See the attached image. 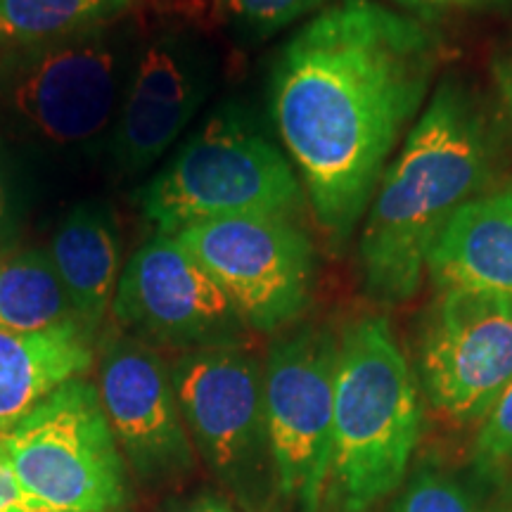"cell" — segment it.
I'll return each mask as SVG.
<instances>
[{"mask_svg":"<svg viewBox=\"0 0 512 512\" xmlns=\"http://www.w3.org/2000/svg\"><path fill=\"white\" fill-rule=\"evenodd\" d=\"M439 60L434 31L377 0H342L273 64L271 112L320 228L354 233Z\"/></svg>","mask_w":512,"mask_h":512,"instance_id":"1","label":"cell"},{"mask_svg":"<svg viewBox=\"0 0 512 512\" xmlns=\"http://www.w3.org/2000/svg\"><path fill=\"white\" fill-rule=\"evenodd\" d=\"M494 76L498 83V93H501L503 105L508 107V114L512 119V55L505 60H498L494 67Z\"/></svg>","mask_w":512,"mask_h":512,"instance_id":"24","label":"cell"},{"mask_svg":"<svg viewBox=\"0 0 512 512\" xmlns=\"http://www.w3.org/2000/svg\"><path fill=\"white\" fill-rule=\"evenodd\" d=\"M221 285L249 328L273 332L309 304L316 252L285 216H233L174 233Z\"/></svg>","mask_w":512,"mask_h":512,"instance_id":"8","label":"cell"},{"mask_svg":"<svg viewBox=\"0 0 512 512\" xmlns=\"http://www.w3.org/2000/svg\"><path fill=\"white\" fill-rule=\"evenodd\" d=\"M420 5H425V3H446V0H418Z\"/></svg>","mask_w":512,"mask_h":512,"instance_id":"27","label":"cell"},{"mask_svg":"<svg viewBox=\"0 0 512 512\" xmlns=\"http://www.w3.org/2000/svg\"><path fill=\"white\" fill-rule=\"evenodd\" d=\"M15 230H17L15 200H12L8 171H5L3 159H0V254L12 249V238H15Z\"/></svg>","mask_w":512,"mask_h":512,"instance_id":"23","label":"cell"},{"mask_svg":"<svg viewBox=\"0 0 512 512\" xmlns=\"http://www.w3.org/2000/svg\"><path fill=\"white\" fill-rule=\"evenodd\" d=\"M112 313L133 337L188 351L235 347L247 325L207 268L166 233L121 268Z\"/></svg>","mask_w":512,"mask_h":512,"instance_id":"9","label":"cell"},{"mask_svg":"<svg viewBox=\"0 0 512 512\" xmlns=\"http://www.w3.org/2000/svg\"><path fill=\"white\" fill-rule=\"evenodd\" d=\"M155 233L233 216H285L304 207L297 171L238 107H223L185 140L140 195Z\"/></svg>","mask_w":512,"mask_h":512,"instance_id":"4","label":"cell"},{"mask_svg":"<svg viewBox=\"0 0 512 512\" xmlns=\"http://www.w3.org/2000/svg\"><path fill=\"white\" fill-rule=\"evenodd\" d=\"M0 512H55L24 489L3 453H0Z\"/></svg>","mask_w":512,"mask_h":512,"instance_id":"22","label":"cell"},{"mask_svg":"<svg viewBox=\"0 0 512 512\" xmlns=\"http://www.w3.org/2000/svg\"><path fill=\"white\" fill-rule=\"evenodd\" d=\"M185 427L223 477L240 475L266 444L264 375L238 347L192 349L171 370Z\"/></svg>","mask_w":512,"mask_h":512,"instance_id":"12","label":"cell"},{"mask_svg":"<svg viewBox=\"0 0 512 512\" xmlns=\"http://www.w3.org/2000/svg\"><path fill=\"white\" fill-rule=\"evenodd\" d=\"M477 456L489 465L512 460V380L484 415L477 437Z\"/></svg>","mask_w":512,"mask_h":512,"instance_id":"21","label":"cell"},{"mask_svg":"<svg viewBox=\"0 0 512 512\" xmlns=\"http://www.w3.org/2000/svg\"><path fill=\"white\" fill-rule=\"evenodd\" d=\"M420 437L418 387L389 323L363 318L337 351L328 486L337 512H366L399 486Z\"/></svg>","mask_w":512,"mask_h":512,"instance_id":"3","label":"cell"},{"mask_svg":"<svg viewBox=\"0 0 512 512\" xmlns=\"http://www.w3.org/2000/svg\"><path fill=\"white\" fill-rule=\"evenodd\" d=\"M394 512H477L463 489L446 479L425 475L415 479Z\"/></svg>","mask_w":512,"mask_h":512,"instance_id":"20","label":"cell"},{"mask_svg":"<svg viewBox=\"0 0 512 512\" xmlns=\"http://www.w3.org/2000/svg\"><path fill=\"white\" fill-rule=\"evenodd\" d=\"M98 394L119 451L140 477L150 482L188 470L192 446L171 370L150 344L133 335L110 339Z\"/></svg>","mask_w":512,"mask_h":512,"instance_id":"11","label":"cell"},{"mask_svg":"<svg viewBox=\"0 0 512 512\" xmlns=\"http://www.w3.org/2000/svg\"><path fill=\"white\" fill-rule=\"evenodd\" d=\"M422 382L441 413L482 420L512 380V299L451 287L432 306Z\"/></svg>","mask_w":512,"mask_h":512,"instance_id":"10","label":"cell"},{"mask_svg":"<svg viewBox=\"0 0 512 512\" xmlns=\"http://www.w3.org/2000/svg\"><path fill=\"white\" fill-rule=\"evenodd\" d=\"M72 320L74 309L46 249L12 247L0 254V330L36 332Z\"/></svg>","mask_w":512,"mask_h":512,"instance_id":"17","label":"cell"},{"mask_svg":"<svg viewBox=\"0 0 512 512\" xmlns=\"http://www.w3.org/2000/svg\"><path fill=\"white\" fill-rule=\"evenodd\" d=\"M427 271L441 290L463 287L512 299V185L456 211L430 249Z\"/></svg>","mask_w":512,"mask_h":512,"instance_id":"14","label":"cell"},{"mask_svg":"<svg viewBox=\"0 0 512 512\" xmlns=\"http://www.w3.org/2000/svg\"><path fill=\"white\" fill-rule=\"evenodd\" d=\"M176 512H233V510H230L226 503H221L219 498L204 496V498H197V501L188 503L185 508L176 510Z\"/></svg>","mask_w":512,"mask_h":512,"instance_id":"25","label":"cell"},{"mask_svg":"<svg viewBox=\"0 0 512 512\" xmlns=\"http://www.w3.org/2000/svg\"><path fill=\"white\" fill-rule=\"evenodd\" d=\"M209 93V67L200 50L164 36L140 50L114 121V164L140 174L176 143Z\"/></svg>","mask_w":512,"mask_h":512,"instance_id":"13","label":"cell"},{"mask_svg":"<svg viewBox=\"0 0 512 512\" xmlns=\"http://www.w3.org/2000/svg\"><path fill=\"white\" fill-rule=\"evenodd\" d=\"M48 254L76 320L93 337L112 309L121 275V235L114 211L98 202L74 207L53 233Z\"/></svg>","mask_w":512,"mask_h":512,"instance_id":"15","label":"cell"},{"mask_svg":"<svg viewBox=\"0 0 512 512\" xmlns=\"http://www.w3.org/2000/svg\"><path fill=\"white\" fill-rule=\"evenodd\" d=\"M131 0H0V53L119 22Z\"/></svg>","mask_w":512,"mask_h":512,"instance_id":"18","label":"cell"},{"mask_svg":"<svg viewBox=\"0 0 512 512\" xmlns=\"http://www.w3.org/2000/svg\"><path fill=\"white\" fill-rule=\"evenodd\" d=\"M396 3H401V5H408V8H420V3H418V0H396Z\"/></svg>","mask_w":512,"mask_h":512,"instance_id":"26","label":"cell"},{"mask_svg":"<svg viewBox=\"0 0 512 512\" xmlns=\"http://www.w3.org/2000/svg\"><path fill=\"white\" fill-rule=\"evenodd\" d=\"M494 169V136L475 95L446 81L432 95L401 155L382 174L361 235L363 285L377 302H408L427 256L460 207Z\"/></svg>","mask_w":512,"mask_h":512,"instance_id":"2","label":"cell"},{"mask_svg":"<svg viewBox=\"0 0 512 512\" xmlns=\"http://www.w3.org/2000/svg\"><path fill=\"white\" fill-rule=\"evenodd\" d=\"M136 57L119 22L0 53V110L36 143L91 150L112 136Z\"/></svg>","mask_w":512,"mask_h":512,"instance_id":"5","label":"cell"},{"mask_svg":"<svg viewBox=\"0 0 512 512\" xmlns=\"http://www.w3.org/2000/svg\"><path fill=\"white\" fill-rule=\"evenodd\" d=\"M0 453L55 512H114L124 503V458L98 387L81 377L0 427Z\"/></svg>","mask_w":512,"mask_h":512,"instance_id":"6","label":"cell"},{"mask_svg":"<svg viewBox=\"0 0 512 512\" xmlns=\"http://www.w3.org/2000/svg\"><path fill=\"white\" fill-rule=\"evenodd\" d=\"M323 3L325 0H226L235 27L254 38L273 36Z\"/></svg>","mask_w":512,"mask_h":512,"instance_id":"19","label":"cell"},{"mask_svg":"<svg viewBox=\"0 0 512 512\" xmlns=\"http://www.w3.org/2000/svg\"><path fill=\"white\" fill-rule=\"evenodd\" d=\"M335 337L306 328L273 344L264 373L266 444L278 491L304 512L325 496L335 418Z\"/></svg>","mask_w":512,"mask_h":512,"instance_id":"7","label":"cell"},{"mask_svg":"<svg viewBox=\"0 0 512 512\" xmlns=\"http://www.w3.org/2000/svg\"><path fill=\"white\" fill-rule=\"evenodd\" d=\"M91 342L76 320L36 332L0 330V427L86 375L93 363Z\"/></svg>","mask_w":512,"mask_h":512,"instance_id":"16","label":"cell"}]
</instances>
